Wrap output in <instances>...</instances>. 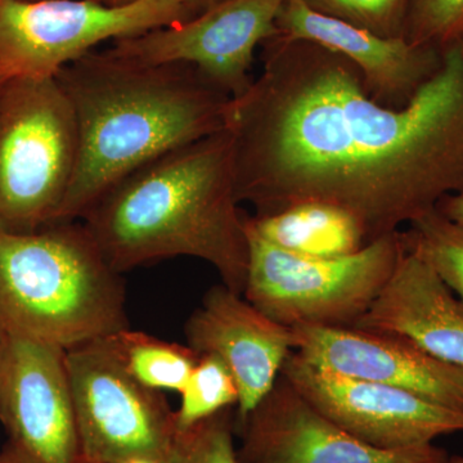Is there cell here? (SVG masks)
<instances>
[{
  "label": "cell",
  "mask_w": 463,
  "mask_h": 463,
  "mask_svg": "<svg viewBox=\"0 0 463 463\" xmlns=\"http://www.w3.org/2000/svg\"><path fill=\"white\" fill-rule=\"evenodd\" d=\"M240 203L224 129L130 173L80 222L116 272L165 259H200L243 295L250 242Z\"/></svg>",
  "instance_id": "3957f363"
},
{
  "label": "cell",
  "mask_w": 463,
  "mask_h": 463,
  "mask_svg": "<svg viewBox=\"0 0 463 463\" xmlns=\"http://www.w3.org/2000/svg\"><path fill=\"white\" fill-rule=\"evenodd\" d=\"M5 341H7V335L0 328V365H2L3 354H5Z\"/></svg>",
  "instance_id": "484cf974"
},
{
  "label": "cell",
  "mask_w": 463,
  "mask_h": 463,
  "mask_svg": "<svg viewBox=\"0 0 463 463\" xmlns=\"http://www.w3.org/2000/svg\"><path fill=\"white\" fill-rule=\"evenodd\" d=\"M74 109L56 76L0 87V231L54 223L78 161Z\"/></svg>",
  "instance_id": "5b68a950"
},
{
  "label": "cell",
  "mask_w": 463,
  "mask_h": 463,
  "mask_svg": "<svg viewBox=\"0 0 463 463\" xmlns=\"http://www.w3.org/2000/svg\"><path fill=\"white\" fill-rule=\"evenodd\" d=\"M96 2L106 3V5H124V3L132 2V0H96Z\"/></svg>",
  "instance_id": "83f0119b"
},
{
  "label": "cell",
  "mask_w": 463,
  "mask_h": 463,
  "mask_svg": "<svg viewBox=\"0 0 463 463\" xmlns=\"http://www.w3.org/2000/svg\"><path fill=\"white\" fill-rule=\"evenodd\" d=\"M243 298L288 327H352L367 313L404 252L401 231L343 258H306L270 245L248 224Z\"/></svg>",
  "instance_id": "8992f818"
},
{
  "label": "cell",
  "mask_w": 463,
  "mask_h": 463,
  "mask_svg": "<svg viewBox=\"0 0 463 463\" xmlns=\"http://www.w3.org/2000/svg\"><path fill=\"white\" fill-rule=\"evenodd\" d=\"M234 410L228 407L176 431L166 463H239L234 447Z\"/></svg>",
  "instance_id": "44dd1931"
},
{
  "label": "cell",
  "mask_w": 463,
  "mask_h": 463,
  "mask_svg": "<svg viewBox=\"0 0 463 463\" xmlns=\"http://www.w3.org/2000/svg\"><path fill=\"white\" fill-rule=\"evenodd\" d=\"M56 79L74 109L79 149L54 223L81 221L130 173L224 130L232 99L192 66L145 65L109 50L84 54Z\"/></svg>",
  "instance_id": "7a4b0ae2"
},
{
  "label": "cell",
  "mask_w": 463,
  "mask_h": 463,
  "mask_svg": "<svg viewBox=\"0 0 463 463\" xmlns=\"http://www.w3.org/2000/svg\"><path fill=\"white\" fill-rule=\"evenodd\" d=\"M0 328L65 350L129 328L121 273L80 221L0 231Z\"/></svg>",
  "instance_id": "277c9868"
},
{
  "label": "cell",
  "mask_w": 463,
  "mask_h": 463,
  "mask_svg": "<svg viewBox=\"0 0 463 463\" xmlns=\"http://www.w3.org/2000/svg\"><path fill=\"white\" fill-rule=\"evenodd\" d=\"M81 463H87V462H81ZM132 463H149V462H142V461H138V462H132Z\"/></svg>",
  "instance_id": "f1b7e54d"
},
{
  "label": "cell",
  "mask_w": 463,
  "mask_h": 463,
  "mask_svg": "<svg viewBox=\"0 0 463 463\" xmlns=\"http://www.w3.org/2000/svg\"><path fill=\"white\" fill-rule=\"evenodd\" d=\"M105 340L133 379L158 392H181L200 358L188 345L130 328L116 332Z\"/></svg>",
  "instance_id": "ac0fdd59"
},
{
  "label": "cell",
  "mask_w": 463,
  "mask_h": 463,
  "mask_svg": "<svg viewBox=\"0 0 463 463\" xmlns=\"http://www.w3.org/2000/svg\"><path fill=\"white\" fill-rule=\"evenodd\" d=\"M277 30L283 38L316 43L345 57L364 79L368 96L385 108L407 106L443 65V50L383 38L313 11L304 0L283 5Z\"/></svg>",
  "instance_id": "9a60e30c"
},
{
  "label": "cell",
  "mask_w": 463,
  "mask_h": 463,
  "mask_svg": "<svg viewBox=\"0 0 463 463\" xmlns=\"http://www.w3.org/2000/svg\"><path fill=\"white\" fill-rule=\"evenodd\" d=\"M437 209L447 218L463 224V194L446 197L439 203Z\"/></svg>",
  "instance_id": "cb8c5ba5"
},
{
  "label": "cell",
  "mask_w": 463,
  "mask_h": 463,
  "mask_svg": "<svg viewBox=\"0 0 463 463\" xmlns=\"http://www.w3.org/2000/svg\"><path fill=\"white\" fill-rule=\"evenodd\" d=\"M263 69L228 106L241 203L255 216L307 201L346 210L370 245L463 194V44L407 106L368 96L350 61L274 36Z\"/></svg>",
  "instance_id": "6da1fadb"
},
{
  "label": "cell",
  "mask_w": 463,
  "mask_h": 463,
  "mask_svg": "<svg viewBox=\"0 0 463 463\" xmlns=\"http://www.w3.org/2000/svg\"><path fill=\"white\" fill-rule=\"evenodd\" d=\"M234 431L239 463H441L448 452L434 444L377 449L347 434L279 374L273 388Z\"/></svg>",
  "instance_id": "7c38bea8"
},
{
  "label": "cell",
  "mask_w": 463,
  "mask_h": 463,
  "mask_svg": "<svg viewBox=\"0 0 463 463\" xmlns=\"http://www.w3.org/2000/svg\"><path fill=\"white\" fill-rule=\"evenodd\" d=\"M313 11L383 38H403L411 0H304Z\"/></svg>",
  "instance_id": "603a6c76"
},
{
  "label": "cell",
  "mask_w": 463,
  "mask_h": 463,
  "mask_svg": "<svg viewBox=\"0 0 463 463\" xmlns=\"http://www.w3.org/2000/svg\"><path fill=\"white\" fill-rule=\"evenodd\" d=\"M281 374L332 422L362 443L397 450L463 431V411L385 383L309 364L292 352Z\"/></svg>",
  "instance_id": "8fae6325"
},
{
  "label": "cell",
  "mask_w": 463,
  "mask_h": 463,
  "mask_svg": "<svg viewBox=\"0 0 463 463\" xmlns=\"http://www.w3.org/2000/svg\"><path fill=\"white\" fill-rule=\"evenodd\" d=\"M441 463H463V457L462 456H448V458L446 461H443Z\"/></svg>",
  "instance_id": "4316f807"
},
{
  "label": "cell",
  "mask_w": 463,
  "mask_h": 463,
  "mask_svg": "<svg viewBox=\"0 0 463 463\" xmlns=\"http://www.w3.org/2000/svg\"><path fill=\"white\" fill-rule=\"evenodd\" d=\"M459 41H461L462 44H463V38L462 39H459Z\"/></svg>",
  "instance_id": "f546056e"
},
{
  "label": "cell",
  "mask_w": 463,
  "mask_h": 463,
  "mask_svg": "<svg viewBox=\"0 0 463 463\" xmlns=\"http://www.w3.org/2000/svg\"><path fill=\"white\" fill-rule=\"evenodd\" d=\"M187 345L200 355L221 359L239 389L234 422L273 388L286 359L295 352V332L274 322L227 286H213L185 322Z\"/></svg>",
  "instance_id": "4fadbf2b"
},
{
  "label": "cell",
  "mask_w": 463,
  "mask_h": 463,
  "mask_svg": "<svg viewBox=\"0 0 463 463\" xmlns=\"http://www.w3.org/2000/svg\"><path fill=\"white\" fill-rule=\"evenodd\" d=\"M404 250L426 261L463 300V224L438 209L401 231Z\"/></svg>",
  "instance_id": "d6986e66"
},
{
  "label": "cell",
  "mask_w": 463,
  "mask_h": 463,
  "mask_svg": "<svg viewBox=\"0 0 463 463\" xmlns=\"http://www.w3.org/2000/svg\"><path fill=\"white\" fill-rule=\"evenodd\" d=\"M403 38L444 50L463 38V0H411Z\"/></svg>",
  "instance_id": "7402d4cb"
},
{
  "label": "cell",
  "mask_w": 463,
  "mask_h": 463,
  "mask_svg": "<svg viewBox=\"0 0 463 463\" xmlns=\"http://www.w3.org/2000/svg\"><path fill=\"white\" fill-rule=\"evenodd\" d=\"M81 457L87 463H166L175 412L133 379L105 339L66 350Z\"/></svg>",
  "instance_id": "ba28073f"
},
{
  "label": "cell",
  "mask_w": 463,
  "mask_h": 463,
  "mask_svg": "<svg viewBox=\"0 0 463 463\" xmlns=\"http://www.w3.org/2000/svg\"><path fill=\"white\" fill-rule=\"evenodd\" d=\"M0 463H81L62 347L7 335L0 365Z\"/></svg>",
  "instance_id": "30bf717a"
},
{
  "label": "cell",
  "mask_w": 463,
  "mask_h": 463,
  "mask_svg": "<svg viewBox=\"0 0 463 463\" xmlns=\"http://www.w3.org/2000/svg\"><path fill=\"white\" fill-rule=\"evenodd\" d=\"M175 412L176 431L185 430L203 420L239 403V389L227 365L214 355H200L181 390Z\"/></svg>",
  "instance_id": "ffe728a7"
},
{
  "label": "cell",
  "mask_w": 463,
  "mask_h": 463,
  "mask_svg": "<svg viewBox=\"0 0 463 463\" xmlns=\"http://www.w3.org/2000/svg\"><path fill=\"white\" fill-rule=\"evenodd\" d=\"M353 327L397 335L463 370V300L421 258L405 251Z\"/></svg>",
  "instance_id": "2e32d148"
},
{
  "label": "cell",
  "mask_w": 463,
  "mask_h": 463,
  "mask_svg": "<svg viewBox=\"0 0 463 463\" xmlns=\"http://www.w3.org/2000/svg\"><path fill=\"white\" fill-rule=\"evenodd\" d=\"M295 352L325 370L394 388L463 411V370L397 335L358 327L298 326Z\"/></svg>",
  "instance_id": "5bb4252c"
},
{
  "label": "cell",
  "mask_w": 463,
  "mask_h": 463,
  "mask_svg": "<svg viewBox=\"0 0 463 463\" xmlns=\"http://www.w3.org/2000/svg\"><path fill=\"white\" fill-rule=\"evenodd\" d=\"M188 2L196 8V11L199 12L200 14H203V11H206V9L215 5L216 3L221 2V0H188Z\"/></svg>",
  "instance_id": "d4e9b609"
},
{
  "label": "cell",
  "mask_w": 463,
  "mask_h": 463,
  "mask_svg": "<svg viewBox=\"0 0 463 463\" xmlns=\"http://www.w3.org/2000/svg\"><path fill=\"white\" fill-rule=\"evenodd\" d=\"M288 0H221L174 25L118 39L109 51L145 65L184 63L232 99L251 87L255 51L279 35L277 18Z\"/></svg>",
  "instance_id": "9c48e42d"
},
{
  "label": "cell",
  "mask_w": 463,
  "mask_h": 463,
  "mask_svg": "<svg viewBox=\"0 0 463 463\" xmlns=\"http://www.w3.org/2000/svg\"><path fill=\"white\" fill-rule=\"evenodd\" d=\"M188 0H0V87L52 78L106 41H118L197 16Z\"/></svg>",
  "instance_id": "52a82bcc"
},
{
  "label": "cell",
  "mask_w": 463,
  "mask_h": 463,
  "mask_svg": "<svg viewBox=\"0 0 463 463\" xmlns=\"http://www.w3.org/2000/svg\"><path fill=\"white\" fill-rule=\"evenodd\" d=\"M246 224L276 248L306 258L355 254L368 245L361 223L346 210L307 201L264 216H246Z\"/></svg>",
  "instance_id": "e0dca14e"
}]
</instances>
